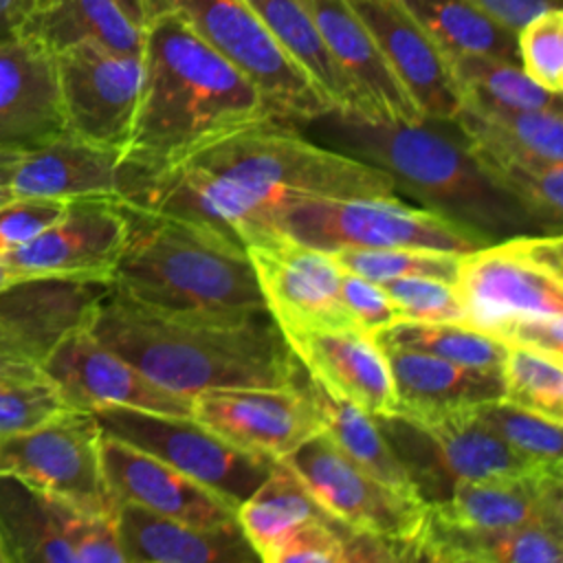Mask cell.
I'll list each match as a JSON object with an SVG mask.
<instances>
[{
	"label": "cell",
	"instance_id": "cell-1",
	"mask_svg": "<svg viewBox=\"0 0 563 563\" xmlns=\"http://www.w3.org/2000/svg\"><path fill=\"white\" fill-rule=\"evenodd\" d=\"M88 332L187 398L218 387H290L303 372L268 310L167 312L110 288Z\"/></svg>",
	"mask_w": 563,
	"mask_h": 563
},
{
	"label": "cell",
	"instance_id": "cell-2",
	"mask_svg": "<svg viewBox=\"0 0 563 563\" xmlns=\"http://www.w3.org/2000/svg\"><path fill=\"white\" fill-rule=\"evenodd\" d=\"M141 59V97L123 158L147 172L277 121L260 90L176 13L147 18Z\"/></svg>",
	"mask_w": 563,
	"mask_h": 563
},
{
	"label": "cell",
	"instance_id": "cell-3",
	"mask_svg": "<svg viewBox=\"0 0 563 563\" xmlns=\"http://www.w3.org/2000/svg\"><path fill=\"white\" fill-rule=\"evenodd\" d=\"M295 128L330 150L383 169L398 198L440 213L486 242L541 233L484 174L455 119L372 121L332 108Z\"/></svg>",
	"mask_w": 563,
	"mask_h": 563
},
{
	"label": "cell",
	"instance_id": "cell-4",
	"mask_svg": "<svg viewBox=\"0 0 563 563\" xmlns=\"http://www.w3.org/2000/svg\"><path fill=\"white\" fill-rule=\"evenodd\" d=\"M128 235L110 288L167 312L266 310L244 244L200 222L121 205Z\"/></svg>",
	"mask_w": 563,
	"mask_h": 563
},
{
	"label": "cell",
	"instance_id": "cell-5",
	"mask_svg": "<svg viewBox=\"0 0 563 563\" xmlns=\"http://www.w3.org/2000/svg\"><path fill=\"white\" fill-rule=\"evenodd\" d=\"M180 163L288 196H396L394 183L383 169L330 150L279 121L238 130Z\"/></svg>",
	"mask_w": 563,
	"mask_h": 563
},
{
	"label": "cell",
	"instance_id": "cell-6",
	"mask_svg": "<svg viewBox=\"0 0 563 563\" xmlns=\"http://www.w3.org/2000/svg\"><path fill=\"white\" fill-rule=\"evenodd\" d=\"M266 227L323 253L391 246L468 253L490 244L462 224L398 196H284L271 205Z\"/></svg>",
	"mask_w": 563,
	"mask_h": 563
},
{
	"label": "cell",
	"instance_id": "cell-7",
	"mask_svg": "<svg viewBox=\"0 0 563 563\" xmlns=\"http://www.w3.org/2000/svg\"><path fill=\"white\" fill-rule=\"evenodd\" d=\"M453 288L462 323L495 339L521 319L563 314L561 233H521L462 253Z\"/></svg>",
	"mask_w": 563,
	"mask_h": 563
},
{
	"label": "cell",
	"instance_id": "cell-8",
	"mask_svg": "<svg viewBox=\"0 0 563 563\" xmlns=\"http://www.w3.org/2000/svg\"><path fill=\"white\" fill-rule=\"evenodd\" d=\"M374 420L427 506L446 499L464 482L545 468L508 446L479 420L475 407L427 418L387 413Z\"/></svg>",
	"mask_w": 563,
	"mask_h": 563
},
{
	"label": "cell",
	"instance_id": "cell-9",
	"mask_svg": "<svg viewBox=\"0 0 563 563\" xmlns=\"http://www.w3.org/2000/svg\"><path fill=\"white\" fill-rule=\"evenodd\" d=\"M176 13L231 62L264 97L279 123L299 125L332 110L301 66L275 42L249 0H145L147 18Z\"/></svg>",
	"mask_w": 563,
	"mask_h": 563
},
{
	"label": "cell",
	"instance_id": "cell-10",
	"mask_svg": "<svg viewBox=\"0 0 563 563\" xmlns=\"http://www.w3.org/2000/svg\"><path fill=\"white\" fill-rule=\"evenodd\" d=\"M92 413L103 435L163 460L235 508L277 462L229 444L191 416H167L128 407H108Z\"/></svg>",
	"mask_w": 563,
	"mask_h": 563
},
{
	"label": "cell",
	"instance_id": "cell-11",
	"mask_svg": "<svg viewBox=\"0 0 563 563\" xmlns=\"http://www.w3.org/2000/svg\"><path fill=\"white\" fill-rule=\"evenodd\" d=\"M0 473L88 515H114L101 468V427L92 411L68 409L53 420L0 438Z\"/></svg>",
	"mask_w": 563,
	"mask_h": 563
},
{
	"label": "cell",
	"instance_id": "cell-12",
	"mask_svg": "<svg viewBox=\"0 0 563 563\" xmlns=\"http://www.w3.org/2000/svg\"><path fill=\"white\" fill-rule=\"evenodd\" d=\"M282 462L299 477L319 508L341 526L391 541L418 539L427 504L361 471L323 433L306 440Z\"/></svg>",
	"mask_w": 563,
	"mask_h": 563
},
{
	"label": "cell",
	"instance_id": "cell-13",
	"mask_svg": "<svg viewBox=\"0 0 563 563\" xmlns=\"http://www.w3.org/2000/svg\"><path fill=\"white\" fill-rule=\"evenodd\" d=\"M55 66L66 130L84 141L123 152L141 97V55L75 44L55 53Z\"/></svg>",
	"mask_w": 563,
	"mask_h": 563
},
{
	"label": "cell",
	"instance_id": "cell-14",
	"mask_svg": "<svg viewBox=\"0 0 563 563\" xmlns=\"http://www.w3.org/2000/svg\"><path fill=\"white\" fill-rule=\"evenodd\" d=\"M279 330L354 328L341 303V266L319 249L264 231L244 244Z\"/></svg>",
	"mask_w": 563,
	"mask_h": 563
},
{
	"label": "cell",
	"instance_id": "cell-15",
	"mask_svg": "<svg viewBox=\"0 0 563 563\" xmlns=\"http://www.w3.org/2000/svg\"><path fill=\"white\" fill-rule=\"evenodd\" d=\"M40 369L59 389L70 409L128 407L191 416V398L147 378L130 361L95 339L88 328L73 330L59 339L42 358Z\"/></svg>",
	"mask_w": 563,
	"mask_h": 563
},
{
	"label": "cell",
	"instance_id": "cell-16",
	"mask_svg": "<svg viewBox=\"0 0 563 563\" xmlns=\"http://www.w3.org/2000/svg\"><path fill=\"white\" fill-rule=\"evenodd\" d=\"M191 418L229 444L268 460H282L321 433L317 409L299 380L290 387L205 389L191 398Z\"/></svg>",
	"mask_w": 563,
	"mask_h": 563
},
{
	"label": "cell",
	"instance_id": "cell-17",
	"mask_svg": "<svg viewBox=\"0 0 563 563\" xmlns=\"http://www.w3.org/2000/svg\"><path fill=\"white\" fill-rule=\"evenodd\" d=\"M128 235L119 200H70L57 222L0 257L26 275L110 282Z\"/></svg>",
	"mask_w": 563,
	"mask_h": 563
},
{
	"label": "cell",
	"instance_id": "cell-18",
	"mask_svg": "<svg viewBox=\"0 0 563 563\" xmlns=\"http://www.w3.org/2000/svg\"><path fill=\"white\" fill-rule=\"evenodd\" d=\"M55 53L35 35L0 42V150L26 152L66 134Z\"/></svg>",
	"mask_w": 563,
	"mask_h": 563
},
{
	"label": "cell",
	"instance_id": "cell-19",
	"mask_svg": "<svg viewBox=\"0 0 563 563\" xmlns=\"http://www.w3.org/2000/svg\"><path fill=\"white\" fill-rule=\"evenodd\" d=\"M306 374L328 394L372 416L398 411L391 372L374 336L358 328L284 330Z\"/></svg>",
	"mask_w": 563,
	"mask_h": 563
},
{
	"label": "cell",
	"instance_id": "cell-20",
	"mask_svg": "<svg viewBox=\"0 0 563 563\" xmlns=\"http://www.w3.org/2000/svg\"><path fill=\"white\" fill-rule=\"evenodd\" d=\"M101 468L114 504L130 501L196 526L238 523L233 504L163 460L103 433Z\"/></svg>",
	"mask_w": 563,
	"mask_h": 563
},
{
	"label": "cell",
	"instance_id": "cell-21",
	"mask_svg": "<svg viewBox=\"0 0 563 563\" xmlns=\"http://www.w3.org/2000/svg\"><path fill=\"white\" fill-rule=\"evenodd\" d=\"M422 117L453 119L460 95L440 46L400 0H347Z\"/></svg>",
	"mask_w": 563,
	"mask_h": 563
},
{
	"label": "cell",
	"instance_id": "cell-22",
	"mask_svg": "<svg viewBox=\"0 0 563 563\" xmlns=\"http://www.w3.org/2000/svg\"><path fill=\"white\" fill-rule=\"evenodd\" d=\"M130 185V163L123 152L84 141L70 132L20 152L11 174L15 196L79 200H123Z\"/></svg>",
	"mask_w": 563,
	"mask_h": 563
},
{
	"label": "cell",
	"instance_id": "cell-23",
	"mask_svg": "<svg viewBox=\"0 0 563 563\" xmlns=\"http://www.w3.org/2000/svg\"><path fill=\"white\" fill-rule=\"evenodd\" d=\"M321 40L361 97L372 121L422 119L413 99L389 68L374 35L347 0H308Z\"/></svg>",
	"mask_w": 563,
	"mask_h": 563
},
{
	"label": "cell",
	"instance_id": "cell-24",
	"mask_svg": "<svg viewBox=\"0 0 563 563\" xmlns=\"http://www.w3.org/2000/svg\"><path fill=\"white\" fill-rule=\"evenodd\" d=\"M427 512L444 523L464 528L563 526V471L541 468L523 475L464 482L446 499L427 506Z\"/></svg>",
	"mask_w": 563,
	"mask_h": 563
},
{
	"label": "cell",
	"instance_id": "cell-25",
	"mask_svg": "<svg viewBox=\"0 0 563 563\" xmlns=\"http://www.w3.org/2000/svg\"><path fill=\"white\" fill-rule=\"evenodd\" d=\"M125 563H251L260 561L240 523L196 526L130 501L114 504Z\"/></svg>",
	"mask_w": 563,
	"mask_h": 563
},
{
	"label": "cell",
	"instance_id": "cell-26",
	"mask_svg": "<svg viewBox=\"0 0 563 563\" xmlns=\"http://www.w3.org/2000/svg\"><path fill=\"white\" fill-rule=\"evenodd\" d=\"M380 350L394 380L396 413L427 418L504 398L501 372L468 367L402 347Z\"/></svg>",
	"mask_w": 563,
	"mask_h": 563
},
{
	"label": "cell",
	"instance_id": "cell-27",
	"mask_svg": "<svg viewBox=\"0 0 563 563\" xmlns=\"http://www.w3.org/2000/svg\"><path fill=\"white\" fill-rule=\"evenodd\" d=\"M563 526L464 528L427 512L418 534V561L440 563H561Z\"/></svg>",
	"mask_w": 563,
	"mask_h": 563
},
{
	"label": "cell",
	"instance_id": "cell-28",
	"mask_svg": "<svg viewBox=\"0 0 563 563\" xmlns=\"http://www.w3.org/2000/svg\"><path fill=\"white\" fill-rule=\"evenodd\" d=\"M455 123L471 150L530 165L563 163L561 108L515 110L477 103H460Z\"/></svg>",
	"mask_w": 563,
	"mask_h": 563
},
{
	"label": "cell",
	"instance_id": "cell-29",
	"mask_svg": "<svg viewBox=\"0 0 563 563\" xmlns=\"http://www.w3.org/2000/svg\"><path fill=\"white\" fill-rule=\"evenodd\" d=\"M70 506L0 473V530L11 563H75L66 523Z\"/></svg>",
	"mask_w": 563,
	"mask_h": 563
},
{
	"label": "cell",
	"instance_id": "cell-30",
	"mask_svg": "<svg viewBox=\"0 0 563 563\" xmlns=\"http://www.w3.org/2000/svg\"><path fill=\"white\" fill-rule=\"evenodd\" d=\"M275 42L317 84L334 110L367 119L365 106L328 53L308 0H249Z\"/></svg>",
	"mask_w": 563,
	"mask_h": 563
},
{
	"label": "cell",
	"instance_id": "cell-31",
	"mask_svg": "<svg viewBox=\"0 0 563 563\" xmlns=\"http://www.w3.org/2000/svg\"><path fill=\"white\" fill-rule=\"evenodd\" d=\"M299 383L317 409L321 433L352 464H356L361 471L376 477L378 482H383L400 493L418 497L405 466L396 457L394 449L385 440V435L372 413L328 394L317 380H312L306 374V369L301 372Z\"/></svg>",
	"mask_w": 563,
	"mask_h": 563
},
{
	"label": "cell",
	"instance_id": "cell-32",
	"mask_svg": "<svg viewBox=\"0 0 563 563\" xmlns=\"http://www.w3.org/2000/svg\"><path fill=\"white\" fill-rule=\"evenodd\" d=\"M26 33L35 35L53 53L95 44L117 53L141 55L143 26H136L112 0H51L33 13Z\"/></svg>",
	"mask_w": 563,
	"mask_h": 563
},
{
	"label": "cell",
	"instance_id": "cell-33",
	"mask_svg": "<svg viewBox=\"0 0 563 563\" xmlns=\"http://www.w3.org/2000/svg\"><path fill=\"white\" fill-rule=\"evenodd\" d=\"M444 55H488L517 62V31L471 0H400Z\"/></svg>",
	"mask_w": 563,
	"mask_h": 563
},
{
	"label": "cell",
	"instance_id": "cell-34",
	"mask_svg": "<svg viewBox=\"0 0 563 563\" xmlns=\"http://www.w3.org/2000/svg\"><path fill=\"white\" fill-rule=\"evenodd\" d=\"M323 515L299 477L282 460L273 464L271 473L235 510L244 537L264 563L284 534Z\"/></svg>",
	"mask_w": 563,
	"mask_h": 563
},
{
	"label": "cell",
	"instance_id": "cell-35",
	"mask_svg": "<svg viewBox=\"0 0 563 563\" xmlns=\"http://www.w3.org/2000/svg\"><path fill=\"white\" fill-rule=\"evenodd\" d=\"M460 103L543 110L561 108V95L534 84L517 62L488 55H444Z\"/></svg>",
	"mask_w": 563,
	"mask_h": 563
},
{
	"label": "cell",
	"instance_id": "cell-36",
	"mask_svg": "<svg viewBox=\"0 0 563 563\" xmlns=\"http://www.w3.org/2000/svg\"><path fill=\"white\" fill-rule=\"evenodd\" d=\"M380 347H402L424 352L451 363L501 372L508 347L490 334L457 321H396L374 334Z\"/></svg>",
	"mask_w": 563,
	"mask_h": 563
},
{
	"label": "cell",
	"instance_id": "cell-37",
	"mask_svg": "<svg viewBox=\"0 0 563 563\" xmlns=\"http://www.w3.org/2000/svg\"><path fill=\"white\" fill-rule=\"evenodd\" d=\"M471 147V145H468ZM484 174L506 191L539 227L541 233H561L563 224V163L530 165L495 158L471 150Z\"/></svg>",
	"mask_w": 563,
	"mask_h": 563
},
{
	"label": "cell",
	"instance_id": "cell-38",
	"mask_svg": "<svg viewBox=\"0 0 563 563\" xmlns=\"http://www.w3.org/2000/svg\"><path fill=\"white\" fill-rule=\"evenodd\" d=\"M504 400L563 422V363L528 347H508Z\"/></svg>",
	"mask_w": 563,
	"mask_h": 563
},
{
	"label": "cell",
	"instance_id": "cell-39",
	"mask_svg": "<svg viewBox=\"0 0 563 563\" xmlns=\"http://www.w3.org/2000/svg\"><path fill=\"white\" fill-rule=\"evenodd\" d=\"M462 253L391 246V249H336L330 257L350 273L372 282H387L398 277H438L453 282Z\"/></svg>",
	"mask_w": 563,
	"mask_h": 563
},
{
	"label": "cell",
	"instance_id": "cell-40",
	"mask_svg": "<svg viewBox=\"0 0 563 563\" xmlns=\"http://www.w3.org/2000/svg\"><path fill=\"white\" fill-rule=\"evenodd\" d=\"M479 420L508 446L545 468H561V422L504 398L475 407Z\"/></svg>",
	"mask_w": 563,
	"mask_h": 563
},
{
	"label": "cell",
	"instance_id": "cell-41",
	"mask_svg": "<svg viewBox=\"0 0 563 563\" xmlns=\"http://www.w3.org/2000/svg\"><path fill=\"white\" fill-rule=\"evenodd\" d=\"M59 389L42 374H0V438L31 431L68 411Z\"/></svg>",
	"mask_w": 563,
	"mask_h": 563
},
{
	"label": "cell",
	"instance_id": "cell-42",
	"mask_svg": "<svg viewBox=\"0 0 563 563\" xmlns=\"http://www.w3.org/2000/svg\"><path fill=\"white\" fill-rule=\"evenodd\" d=\"M521 70L541 88L561 95L563 88V9L537 13L517 31Z\"/></svg>",
	"mask_w": 563,
	"mask_h": 563
},
{
	"label": "cell",
	"instance_id": "cell-43",
	"mask_svg": "<svg viewBox=\"0 0 563 563\" xmlns=\"http://www.w3.org/2000/svg\"><path fill=\"white\" fill-rule=\"evenodd\" d=\"M389 297L398 321H457L462 323V308L453 282L438 277H398L376 282Z\"/></svg>",
	"mask_w": 563,
	"mask_h": 563
},
{
	"label": "cell",
	"instance_id": "cell-44",
	"mask_svg": "<svg viewBox=\"0 0 563 563\" xmlns=\"http://www.w3.org/2000/svg\"><path fill=\"white\" fill-rule=\"evenodd\" d=\"M66 200L55 198H31L15 196L0 207V246L2 251H11L62 218L66 211Z\"/></svg>",
	"mask_w": 563,
	"mask_h": 563
},
{
	"label": "cell",
	"instance_id": "cell-45",
	"mask_svg": "<svg viewBox=\"0 0 563 563\" xmlns=\"http://www.w3.org/2000/svg\"><path fill=\"white\" fill-rule=\"evenodd\" d=\"M341 303L354 328L374 336L398 321L380 284L341 268Z\"/></svg>",
	"mask_w": 563,
	"mask_h": 563
},
{
	"label": "cell",
	"instance_id": "cell-46",
	"mask_svg": "<svg viewBox=\"0 0 563 563\" xmlns=\"http://www.w3.org/2000/svg\"><path fill=\"white\" fill-rule=\"evenodd\" d=\"M66 532L75 563H125L114 515H88L73 508Z\"/></svg>",
	"mask_w": 563,
	"mask_h": 563
},
{
	"label": "cell",
	"instance_id": "cell-47",
	"mask_svg": "<svg viewBox=\"0 0 563 563\" xmlns=\"http://www.w3.org/2000/svg\"><path fill=\"white\" fill-rule=\"evenodd\" d=\"M471 2L512 31H519L537 13L563 4V0H471Z\"/></svg>",
	"mask_w": 563,
	"mask_h": 563
},
{
	"label": "cell",
	"instance_id": "cell-48",
	"mask_svg": "<svg viewBox=\"0 0 563 563\" xmlns=\"http://www.w3.org/2000/svg\"><path fill=\"white\" fill-rule=\"evenodd\" d=\"M31 15V0H0V42L26 33Z\"/></svg>",
	"mask_w": 563,
	"mask_h": 563
},
{
	"label": "cell",
	"instance_id": "cell-49",
	"mask_svg": "<svg viewBox=\"0 0 563 563\" xmlns=\"http://www.w3.org/2000/svg\"><path fill=\"white\" fill-rule=\"evenodd\" d=\"M40 365L0 328V374H37Z\"/></svg>",
	"mask_w": 563,
	"mask_h": 563
},
{
	"label": "cell",
	"instance_id": "cell-50",
	"mask_svg": "<svg viewBox=\"0 0 563 563\" xmlns=\"http://www.w3.org/2000/svg\"><path fill=\"white\" fill-rule=\"evenodd\" d=\"M15 158H18V152L0 150V207L13 198V191H11V174H13Z\"/></svg>",
	"mask_w": 563,
	"mask_h": 563
},
{
	"label": "cell",
	"instance_id": "cell-51",
	"mask_svg": "<svg viewBox=\"0 0 563 563\" xmlns=\"http://www.w3.org/2000/svg\"><path fill=\"white\" fill-rule=\"evenodd\" d=\"M136 26L145 29L147 13H145V0H112Z\"/></svg>",
	"mask_w": 563,
	"mask_h": 563
},
{
	"label": "cell",
	"instance_id": "cell-52",
	"mask_svg": "<svg viewBox=\"0 0 563 563\" xmlns=\"http://www.w3.org/2000/svg\"><path fill=\"white\" fill-rule=\"evenodd\" d=\"M26 277H42V275H26V273L13 268L9 262H4V260L0 257V290H4L7 286H11V284H15V282H22V279H26Z\"/></svg>",
	"mask_w": 563,
	"mask_h": 563
},
{
	"label": "cell",
	"instance_id": "cell-53",
	"mask_svg": "<svg viewBox=\"0 0 563 563\" xmlns=\"http://www.w3.org/2000/svg\"><path fill=\"white\" fill-rule=\"evenodd\" d=\"M0 563H11V554H9V550H7V543H4L2 530H0Z\"/></svg>",
	"mask_w": 563,
	"mask_h": 563
},
{
	"label": "cell",
	"instance_id": "cell-54",
	"mask_svg": "<svg viewBox=\"0 0 563 563\" xmlns=\"http://www.w3.org/2000/svg\"><path fill=\"white\" fill-rule=\"evenodd\" d=\"M33 2V13H37V11H42L51 0H31ZM33 18V15H31Z\"/></svg>",
	"mask_w": 563,
	"mask_h": 563
},
{
	"label": "cell",
	"instance_id": "cell-55",
	"mask_svg": "<svg viewBox=\"0 0 563 563\" xmlns=\"http://www.w3.org/2000/svg\"><path fill=\"white\" fill-rule=\"evenodd\" d=\"M2 253H4V251H2V246H0V255H2Z\"/></svg>",
	"mask_w": 563,
	"mask_h": 563
}]
</instances>
